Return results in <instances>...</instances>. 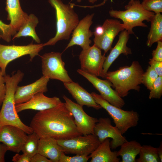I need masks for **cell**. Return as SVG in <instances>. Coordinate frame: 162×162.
Here are the masks:
<instances>
[{"mask_svg": "<svg viewBox=\"0 0 162 162\" xmlns=\"http://www.w3.org/2000/svg\"><path fill=\"white\" fill-rule=\"evenodd\" d=\"M55 10L56 31L55 36L43 44L44 46L54 45L58 41L69 39L79 21L73 8L74 4H64L61 0H48Z\"/></svg>", "mask_w": 162, "mask_h": 162, "instance_id": "277c9868", "label": "cell"}, {"mask_svg": "<svg viewBox=\"0 0 162 162\" xmlns=\"http://www.w3.org/2000/svg\"><path fill=\"white\" fill-rule=\"evenodd\" d=\"M88 0L90 2L92 3H94L95 2H96L97 0ZM106 1V0H104L103 2L102 3H101L102 5L104 4Z\"/></svg>", "mask_w": 162, "mask_h": 162, "instance_id": "b9f144b4", "label": "cell"}, {"mask_svg": "<svg viewBox=\"0 0 162 162\" xmlns=\"http://www.w3.org/2000/svg\"><path fill=\"white\" fill-rule=\"evenodd\" d=\"M31 158L25 154H16L13 157L12 160L14 162H30Z\"/></svg>", "mask_w": 162, "mask_h": 162, "instance_id": "8d00e7d4", "label": "cell"}, {"mask_svg": "<svg viewBox=\"0 0 162 162\" xmlns=\"http://www.w3.org/2000/svg\"><path fill=\"white\" fill-rule=\"evenodd\" d=\"M139 157L136 159L137 162H158L159 158L157 148L150 145L142 146L139 154Z\"/></svg>", "mask_w": 162, "mask_h": 162, "instance_id": "4316f807", "label": "cell"}, {"mask_svg": "<svg viewBox=\"0 0 162 162\" xmlns=\"http://www.w3.org/2000/svg\"><path fill=\"white\" fill-rule=\"evenodd\" d=\"M77 1L78 2H81V0H77Z\"/></svg>", "mask_w": 162, "mask_h": 162, "instance_id": "ee69618b", "label": "cell"}, {"mask_svg": "<svg viewBox=\"0 0 162 162\" xmlns=\"http://www.w3.org/2000/svg\"><path fill=\"white\" fill-rule=\"evenodd\" d=\"M50 79L43 76L40 78L29 85L18 86L14 95L15 104L25 102L36 94L46 92L48 91L47 85Z\"/></svg>", "mask_w": 162, "mask_h": 162, "instance_id": "ac0fdd59", "label": "cell"}, {"mask_svg": "<svg viewBox=\"0 0 162 162\" xmlns=\"http://www.w3.org/2000/svg\"><path fill=\"white\" fill-rule=\"evenodd\" d=\"M27 134L22 130L14 126H0V142L11 152L19 153L21 151L28 138Z\"/></svg>", "mask_w": 162, "mask_h": 162, "instance_id": "5bb4252c", "label": "cell"}, {"mask_svg": "<svg viewBox=\"0 0 162 162\" xmlns=\"http://www.w3.org/2000/svg\"><path fill=\"white\" fill-rule=\"evenodd\" d=\"M40 138L34 132L28 134V138L23 145L21 151L31 158L38 153V142Z\"/></svg>", "mask_w": 162, "mask_h": 162, "instance_id": "83f0119b", "label": "cell"}, {"mask_svg": "<svg viewBox=\"0 0 162 162\" xmlns=\"http://www.w3.org/2000/svg\"><path fill=\"white\" fill-rule=\"evenodd\" d=\"M57 141L64 153L80 155H89L101 143L94 134L57 140Z\"/></svg>", "mask_w": 162, "mask_h": 162, "instance_id": "52a82bcc", "label": "cell"}, {"mask_svg": "<svg viewBox=\"0 0 162 162\" xmlns=\"http://www.w3.org/2000/svg\"><path fill=\"white\" fill-rule=\"evenodd\" d=\"M5 10L10 24L15 30L18 31L27 20L28 15L22 9L20 0H6Z\"/></svg>", "mask_w": 162, "mask_h": 162, "instance_id": "44dd1931", "label": "cell"}, {"mask_svg": "<svg viewBox=\"0 0 162 162\" xmlns=\"http://www.w3.org/2000/svg\"><path fill=\"white\" fill-rule=\"evenodd\" d=\"M124 8L126 10H125L112 9L109 11V14L111 16L122 21L124 30L129 34H134L133 29L134 27H147V25L143 21L150 22L155 14L153 12L145 9L139 0H134L132 3L125 5Z\"/></svg>", "mask_w": 162, "mask_h": 162, "instance_id": "5b68a950", "label": "cell"}, {"mask_svg": "<svg viewBox=\"0 0 162 162\" xmlns=\"http://www.w3.org/2000/svg\"><path fill=\"white\" fill-rule=\"evenodd\" d=\"M158 153L160 159V161H162V142L158 148H157Z\"/></svg>", "mask_w": 162, "mask_h": 162, "instance_id": "60d3db41", "label": "cell"}, {"mask_svg": "<svg viewBox=\"0 0 162 162\" xmlns=\"http://www.w3.org/2000/svg\"><path fill=\"white\" fill-rule=\"evenodd\" d=\"M158 76L155 70L150 66H148L146 71L143 73L142 84L150 90Z\"/></svg>", "mask_w": 162, "mask_h": 162, "instance_id": "f1b7e54d", "label": "cell"}, {"mask_svg": "<svg viewBox=\"0 0 162 162\" xmlns=\"http://www.w3.org/2000/svg\"><path fill=\"white\" fill-rule=\"evenodd\" d=\"M110 146V140L106 139L91 154V162H119L120 159L117 151H112Z\"/></svg>", "mask_w": 162, "mask_h": 162, "instance_id": "603a6c76", "label": "cell"}, {"mask_svg": "<svg viewBox=\"0 0 162 162\" xmlns=\"http://www.w3.org/2000/svg\"><path fill=\"white\" fill-rule=\"evenodd\" d=\"M62 152V149L56 139L51 137L40 138L38 153L49 159L52 162H59Z\"/></svg>", "mask_w": 162, "mask_h": 162, "instance_id": "7402d4cb", "label": "cell"}, {"mask_svg": "<svg viewBox=\"0 0 162 162\" xmlns=\"http://www.w3.org/2000/svg\"><path fill=\"white\" fill-rule=\"evenodd\" d=\"M102 26L104 29L102 34L94 37L93 40L94 44L103 50L105 53L111 49L116 36L120 32L124 30V28L123 24L117 19H107Z\"/></svg>", "mask_w": 162, "mask_h": 162, "instance_id": "2e32d148", "label": "cell"}, {"mask_svg": "<svg viewBox=\"0 0 162 162\" xmlns=\"http://www.w3.org/2000/svg\"><path fill=\"white\" fill-rule=\"evenodd\" d=\"M65 88L79 104L99 110L102 107L95 101L92 95L78 83L72 81L64 83Z\"/></svg>", "mask_w": 162, "mask_h": 162, "instance_id": "ffe728a7", "label": "cell"}, {"mask_svg": "<svg viewBox=\"0 0 162 162\" xmlns=\"http://www.w3.org/2000/svg\"><path fill=\"white\" fill-rule=\"evenodd\" d=\"M0 32L2 34V38L7 42L11 40V38L16 33L10 24H7L0 20ZM1 36L0 35V38Z\"/></svg>", "mask_w": 162, "mask_h": 162, "instance_id": "4dcf8cb0", "label": "cell"}, {"mask_svg": "<svg viewBox=\"0 0 162 162\" xmlns=\"http://www.w3.org/2000/svg\"><path fill=\"white\" fill-rule=\"evenodd\" d=\"M90 158V156L86 155L68 156L63 152L60 156L59 162H87Z\"/></svg>", "mask_w": 162, "mask_h": 162, "instance_id": "d6a6232c", "label": "cell"}, {"mask_svg": "<svg viewBox=\"0 0 162 162\" xmlns=\"http://www.w3.org/2000/svg\"><path fill=\"white\" fill-rule=\"evenodd\" d=\"M94 14H88L79 21L73 32L72 38L64 50L73 46H80L82 50L88 48L92 43L90 39L93 34L89 29L93 23L92 21Z\"/></svg>", "mask_w": 162, "mask_h": 162, "instance_id": "9a60e30c", "label": "cell"}, {"mask_svg": "<svg viewBox=\"0 0 162 162\" xmlns=\"http://www.w3.org/2000/svg\"><path fill=\"white\" fill-rule=\"evenodd\" d=\"M141 4L145 9L155 14L162 12V0H143Z\"/></svg>", "mask_w": 162, "mask_h": 162, "instance_id": "f546056e", "label": "cell"}, {"mask_svg": "<svg viewBox=\"0 0 162 162\" xmlns=\"http://www.w3.org/2000/svg\"><path fill=\"white\" fill-rule=\"evenodd\" d=\"M94 134L101 143L106 139L111 138L110 142L111 149H115L127 140L118 129L113 126L109 118H100L98 119L94 128Z\"/></svg>", "mask_w": 162, "mask_h": 162, "instance_id": "4fadbf2b", "label": "cell"}, {"mask_svg": "<svg viewBox=\"0 0 162 162\" xmlns=\"http://www.w3.org/2000/svg\"><path fill=\"white\" fill-rule=\"evenodd\" d=\"M38 22V18L34 15L31 14L28 15L27 20L20 28L18 32L14 36L12 39L22 37L29 36L37 43L40 44V39L35 30Z\"/></svg>", "mask_w": 162, "mask_h": 162, "instance_id": "d4e9b609", "label": "cell"}, {"mask_svg": "<svg viewBox=\"0 0 162 162\" xmlns=\"http://www.w3.org/2000/svg\"><path fill=\"white\" fill-rule=\"evenodd\" d=\"M148 63L150 66L155 70L159 76H162V62L151 58L149 59Z\"/></svg>", "mask_w": 162, "mask_h": 162, "instance_id": "d590c367", "label": "cell"}, {"mask_svg": "<svg viewBox=\"0 0 162 162\" xmlns=\"http://www.w3.org/2000/svg\"><path fill=\"white\" fill-rule=\"evenodd\" d=\"M103 28L102 26H98L96 27L93 34L94 37H97L101 35L103 32Z\"/></svg>", "mask_w": 162, "mask_h": 162, "instance_id": "ab89813d", "label": "cell"}, {"mask_svg": "<svg viewBox=\"0 0 162 162\" xmlns=\"http://www.w3.org/2000/svg\"><path fill=\"white\" fill-rule=\"evenodd\" d=\"M106 57L102 55L101 50L94 44L82 50L79 56L81 69L97 77H101L103 67Z\"/></svg>", "mask_w": 162, "mask_h": 162, "instance_id": "30bf717a", "label": "cell"}, {"mask_svg": "<svg viewBox=\"0 0 162 162\" xmlns=\"http://www.w3.org/2000/svg\"><path fill=\"white\" fill-rule=\"evenodd\" d=\"M6 91L4 76L2 75L0 68V106L2 105L4 99Z\"/></svg>", "mask_w": 162, "mask_h": 162, "instance_id": "836d02e7", "label": "cell"}, {"mask_svg": "<svg viewBox=\"0 0 162 162\" xmlns=\"http://www.w3.org/2000/svg\"><path fill=\"white\" fill-rule=\"evenodd\" d=\"M152 58L155 60L162 62V41L157 42L156 49L153 50L152 53Z\"/></svg>", "mask_w": 162, "mask_h": 162, "instance_id": "e575fe53", "label": "cell"}, {"mask_svg": "<svg viewBox=\"0 0 162 162\" xmlns=\"http://www.w3.org/2000/svg\"><path fill=\"white\" fill-rule=\"evenodd\" d=\"M129 37V34L126 30H124L121 32L117 43L106 57L103 67L102 77L105 78L109 68L121 54L127 56L132 54L131 49L127 46Z\"/></svg>", "mask_w": 162, "mask_h": 162, "instance_id": "d6986e66", "label": "cell"}, {"mask_svg": "<svg viewBox=\"0 0 162 162\" xmlns=\"http://www.w3.org/2000/svg\"><path fill=\"white\" fill-rule=\"evenodd\" d=\"M30 126L40 138L66 139L82 135L78 131L72 113L65 103L34 115Z\"/></svg>", "mask_w": 162, "mask_h": 162, "instance_id": "6da1fadb", "label": "cell"}, {"mask_svg": "<svg viewBox=\"0 0 162 162\" xmlns=\"http://www.w3.org/2000/svg\"><path fill=\"white\" fill-rule=\"evenodd\" d=\"M63 103L58 97H48L45 95L44 93L39 92L28 101L16 104L15 109L17 113L29 109L40 111L58 106Z\"/></svg>", "mask_w": 162, "mask_h": 162, "instance_id": "e0dca14e", "label": "cell"}, {"mask_svg": "<svg viewBox=\"0 0 162 162\" xmlns=\"http://www.w3.org/2000/svg\"><path fill=\"white\" fill-rule=\"evenodd\" d=\"M134 1V0H130L128 4H130L132 3Z\"/></svg>", "mask_w": 162, "mask_h": 162, "instance_id": "7bdbcfd3", "label": "cell"}, {"mask_svg": "<svg viewBox=\"0 0 162 162\" xmlns=\"http://www.w3.org/2000/svg\"><path fill=\"white\" fill-rule=\"evenodd\" d=\"M43 44H30L26 45H5L0 44V68L3 76L6 75L8 64L12 61L28 55L32 61L43 49Z\"/></svg>", "mask_w": 162, "mask_h": 162, "instance_id": "ba28073f", "label": "cell"}, {"mask_svg": "<svg viewBox=\"0 0 162 162\" xmlns=\"http://www.w3.org/2000/svg\"><path fill=\"white\" fill-rule=\"evenodd\" d=\"M91 94L96 102L104 109L112 118L116 127L122 134L128 130L137 125L139 116L133 110H125L114 106L104 99L100 94L92 92Z\"/></svg>", "mask_w": 162, "mask_h": 162, "instance_id": "8992f818", "label": "cell"}, {"mask_svg": "<svg viewBox=\"0 0 162 162\" xmlns=\"http://www.w3.org/2000/svg\"><path fill=\"white\" fill-rule=\"evenodd\" d=\"M150 31L147 36V46L151 47L152 44L162 40V15L160 13L155 14L150 21Z\"/></svg>", "mask_w": 162, "mask_h": 162, "instance_id": "484cf974", "label": "cell"}, {"mask_svg": "<svg viewBox=\"0 0 162 162\" xmlns=\"http://www.w3.org/2000/svg\"><path fill=\"white\" fill-rule=\"evenodd\" d=\"M62 56V53L52 52L41 56L43 76L63 83L72 82L65 68Z\"/></svg>", "mask_w": 162, "mask_h": 162, "instance_id": "9c48e42d", "label": "cell"}, {"mask_svg": "<svg viewBox=\"0 0 162 162\" xmlns=\"http://www.w3.org/2000/svg\"><path fill=\"white\" fill-rule=\"evenodd\" d=\"M77 71L91 83L99 92L100 95L110 104L121 108L124 106V100L112 88V84L108 80L100 79L81 69H77Z\"/></svg>", "mask_w": 162, "mask_h": 162, "instance_id": "7c38bea8", "label": "cell"}, {"mask_svg": "<svg viewBox=\"0 0 162 162\" xmlns=\"http://www.w3.org/2000/svg\"><path fill=\"white\" fill-rule=\"evenodd\" d=\"M24 76L20 70L13 73L11 76H4L6 91L5 97L0 111V126L11 125L18 127L27 134L34 131L32 128L24 124L20 119L15 109L14 95L17 87Z\"/></svg>", "mask_w": 162, "mask_h": 162, "instance_id": "7a4b0ae2", "label": "cell"}, {"mask_svg": "<svg viewBox=\"0 0 162 162\" xmlns=\"http://www.w3.org/2000/svg\"><path fill=\"white\" fill-rule=\"evenodd\" d=\"M149 99H160L162 95V76H158L150 90Z\"/></svg>", "mask_w": 162, "mask_h": 162, "instance_id": "1f68e13d", "label": "cell"}, {"mask_svg": "<svg viewBox=\"0 0 162 162\" xmlns=\"http://www.w3.org/2000/svg\"><path fill=\"white\" fill-rule=\"evenodd\" d=\"M30 162H52L49 159L37 153L31 158Z\"/></svg>", "mask_w": 162, "mask_h": 162, "instance_id": "74e56055", "label": "cell"}, {"mask_svg": "<svg viewBox=\"0 0 162 162\" xmlns=\"http://www.w3.org/2000/svg\"><path fill=\"white\" fill-rule=\"evenodd\" d=\"M144 73L139 62L135 61L130 66L122 67L115 71H108L105 78L122 98L127 96L130 90L140 91Z\"/></svg>", "mask_w": 162, "mask_h": 162, "instance_id": "3957f363", "label": "cell"}, {"mask_svg": "<svg viewBox=\"0 0 162 162\" xmlns=\"http://www.w3.org/2000/svg\"><path fill=\"white\" fill-rule=\"evenodd\" d=\"M142 146L135 140L127 141L117 151L118 156L122 158L121 162H136V157L139 154Z\"/></svg>", "mask_w": 162, "mask_h": 162, "instance_id": "cb8c5ba5", "label": "cell"}, {"mask_svg": "<svg viewBox=\"0 0 162 162\" xmlns=\"http://www.w3.org/2000/svg\"><path fill=\"white\" fill-rule=\"evenodd\" d=\"M63 98L68 109L72 113L76 127L82 135L94 134V128L98 119L88 115L83 106L76 103L65 95Z\"/></svg>", "mask_w": 162, "mask_h": 162, "instance_id": "8fae6325", "label": "cell"}, {"mask_svg": "<svg viewBox=\"0 0 162 162\" xmlns=\"http://www.w3.org/2000/svg\"><path fill=\"white\" fill-rule=\"evenodd\" d=\"M8 149L6 146L0 142V162L5 161V155Z\"/></svg>", "mask_w": 162, "mask_h": 162, "instance_id": "f35d334b", "label": "cell"}]
</instances>
